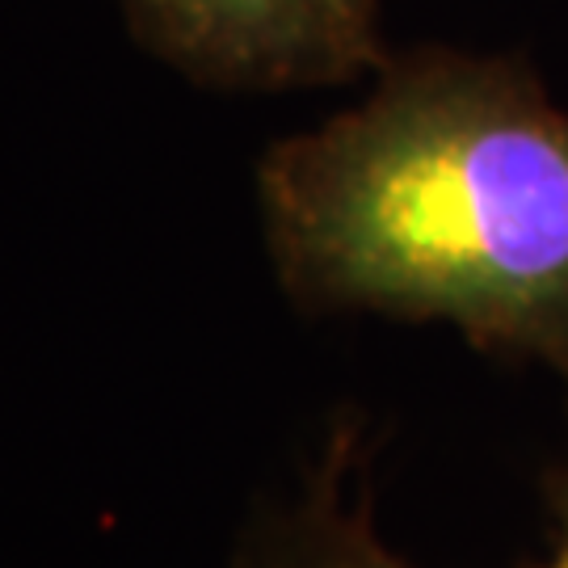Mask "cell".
Instances as JSON below:
<instances>
[{
	"label": "cell",
	"instance_id": "cell-1",
	"mask_svg": "<svg viewBox=\"0 0 568 568\" xmlns=\"http://www.w3.org/2000/svg\"><path fill=\"white\" fill-rule=\"evenodd\" d=\"M270 270L307 316L447 325L568 387V110L518 51H392L363 102L253 169Z\"/></svg>",
	"mask_w": 568,
	"mask_h": 568
},
{
	"label": "cell",
	"instance_id": "cell-2",
	"mask_svg": "<svg viewBox=\"0 0 568 568\" xmlns=\"http://www.w3.org/2000/svg\"><path fill=\"white\" fill-rule=\"evenodd\" d=\"M126 34L211 93L371 81L392 47L384 0H114Z\"/></svg>",
	"mask_w": 568,
	"mask_h": 568
},
{
	"label": "cell",
	"instance_id": "cell-3",
	"mask_svg": "<svg viewBox=\"0 0 568 568\" xmlns=\"http://www.w3.org/2000/svg\"><path fill=\"white\" fill-rule=\"evenodd\" d=\"M371 467L366 417L342 413L295 480L248 509L227 568H417L375 527ZM539 493L551 518V556L535 568H568V434L539 476Z\"/></svg>",
	"mask_w": 568,
	"mask_h": 568
}]
</instances>
